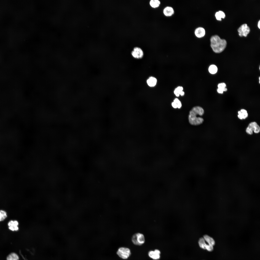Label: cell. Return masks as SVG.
I'll use <instances>...</instances> for the list:
<instances>
[{"instance_id":"cell-1","label":"cell","mask_w":260,"mask_h":260,"mask_svg":"<svg viewBox=\"0 0 260 260\" xmlns=\"http://www.w3.org/2000/svg\"><path fill=\"white\" fill-rule=\"evenodd\" d=\"M204 112L203 109L200 107L197 106L193 108L190 111L188 116L190 123L193 125H198L202 124L204 121L203 119L197 116L202 115Z\"/></svg>"},{"instance_id":"cell-2","label":"cell","mask_w":260,"mask_h":260,"mask_svg":"<svg viewBox=\"0 0 260 260\" xmlns=\"http://www.w3.org/2000/svg\"><path fill=\"white\" fill-rule=\"evenodd\" d=\"M210 46L213 51L216 53H220L225 48L227 42L224 39H221L217 35L212 36L210 38Z\"/></svg>"},{"instance_id":"cell-3","label":"cell","mask_w":260,"mask_h":260,"mask_svg":"<svg viewBox=\"0 0 260 260\" xmlns=\"http://www.w3.org/2000/svg\"><path fill=\"white\" fill-rule=\"evenodd\" d=\"M131 240L134 244L138 246L142 245L145 241L144 235L140 233H136L134 234L132 237Z\"/></svg>"},{"instance_id":"cell-4","label":"cell","mask_w":260,"mask_h":260,"mask_svg":"<svg viewBox=\"0 0 260 260\" xmlns=\"http://www.w3.org/2000/svg\"><path fill=\"white\" fill-rule=\"evenodd\" d=\"M260 131V128L257 123L254 122L250 123L247 128L246 131L248 134L252 135L253 131L256 133H258Z\"/></svg>"},{"instance_id":"cell-5","label":"cell","mask_w":260,"mask_h":260,"mask_svg":"<svg viewBox=\"0 0 260 260\" xmlns=\"http://www.w3.org/2000/svg\"><path fill=\"white\" fill-rule=\"evenodd\" d=\"M117 254L121 258L126 259H127L130 255L131 252L129 249L128 248L121 247L118 249Z\"/></svg>"},{"instance_id":"cell-6","label":"cell","mask_w":260,"mask_h":260,"mask_svg":"<svg viewBox=\"0 0 260 260\" xmlns=\"http://www.w3.org/2000/svg\"><path fill=\"white\" fill-rule=\"evenodd\" d=\"M238 31L239 32V35L242 37L244 36L246 37L247 34L249 33L250 29L249 27L247 26L246 24L242 25L238 28Z\"/></svg>"},{"instance_id":"cell-7","label":"cell","mask_w":260,"mask_h":260,"mask_svg":"<svg viewBox=\"0 0 260 260\" xmlns=\"http://www.w3.org/2000/svg\"><path fill=\"white\" fill-rule=\"evenodd\" d=\"M131 53L134 58H142L143 55V50L141 48L137 47H135L134 48Z\"/></svg>"},{"instance_id":"cell-8","label":"cell","mask_w":260,"mask_h":260,"mask_svg":"<svg viewBox=\"0 0 260 260\" xmlns=\"http://www.w3.org/2000/svg\"><path fill=\"white\" fill-rule=\"evenodd\" d=\"M160 252L157 249L153 251H150L149 252L148 255L149 256L153 259L155 260H159L160 258Z\"/></svg>"},{"instance_id":"cell-9","label":"cell","mask_w":260,"mask_h":260,"mask_svg":"<svg viewBox=\"0 0 260 260\" xmlns=\"http://www.w3.org/2000/svg\"><path fill=\"white\" fill-rule=\"evenodd\" d=\"M18 225L19 223L16 220H11L8 223L9 229L12 231H17L19 230Z\"/></svg>"},{"instance_id":"cell-10","label":"cell","mask_w":260,"mask_h":260,"mask_svg":"<svg viewBox=\"0 0 260 260\" xmlns=\"http://www.w3.org/2000/svg\"><path fill=\"white\" fill-rule=\"evenodd\" d=\"M194 33L196 37L198 38H201L205 36V31L203 27H198L195 29Z\"/></svg>"},{"instance_id":"cell-11","label":"cell","mask_w":260,"mask_h":260,"mask_svg":"<svg viewBox=\"0 0 260 260\" xmlns=\"http://www.w3.org/2000/svg\"><path fill=\"white\" fill-rule=\"evenodd\" d=\"M164 15L167 17H170L174 13L173 8L171 7L167 6L164 8L163 10Z\"/></svg>"},{"instance_id":"cell-12","label":"cell","mask_w":260,"mask_h":260,"mask_svg":"<svg viewBox=\"0 0 260 260\" xmlns=\"http://www.w3.org/2000/svg\"><path fill=\"white\" fill-rule=\"evenodd\" d=\"M238 118L240 119H245L248 116L247 111L244 109H241L238 111Z\"/></svg>"},{"instance_id":"cell-13","label":"cell","mask_w":260,"mask_h":260,"mask_svg":"<svg viewBox=\"0 0 260 260\" xmlns=\"http://www.w3.org/2000/svg\"><path fill=\"white\" fill-rule=\"evenodd\" d=\"M157 82V80L156 78L153 77H150L147 81L148 85L151 87L155 86Z\"/></svg>"},{"instance_id":"cell-14","label":"cell","mask_w":260,"mask_h":260,"mask_svg":"<svg viewBox=\"0 0 260 260\" xmlns=\"http://www.w3.org/2000/svg\"><path fill=\"white\" fill-rule=\"evenodd\" d=\"M226 85L224 83L219 84L218 85V87L217 89V92L221 94L223 93L224 91H227V89L226 88Z\"/></svg>"},{"instance_id":"cell-15","label":"cell","mask_w":260,"mask_h":260,"mask_svg":"<svg viewBox=\"0 0 260 260\" xmlns=\"http://www.w3.org/2000/svg\"><path fill=\"white\" fill-rule=\"evenodd\" d=\"M203 237L205 241L208 243V245L213 246L214 245L215 241L212 238L207 235H204Z\"/></svg>"},{"instance_id":"cell-16","label":"cell","mask_w":260,"mask_h":260,"mask_svg":"<svg viewBox=\"0 0 260 260\" xmlns=\"http://www.w3.org/2000/svg\"><path fill=\"white\" fill-rule=\"evenodd\" d=\"M19 257L15 253H11L7 256L6 260H19Z\"/></svg>"},{"instance_id":"cell-17","label":"cell","mask_w":260,"mask_h":260,"mask_svg":"<svg viewBox=\"0 0 260 260\" xmlns=\"http://www.w3.org/2000/svg\"><path fill=\"white\" fill-rule=\"evenodd\" d=\"M161 4L160 1L158 0H151L149 2L150 6L153 8L158 7Z\"/></svg>"},{"instance_id":"cell-18","label":"cell","mask_w":260,"mask_h":260,"mask_svg":"<svg viewBox=\"0 0 260 260\" xmlns=\"http://www.w3.org/2000/svg\"><path fill=\"white\" fill-rule=\"evenodd\" d=\"M216 19L218 20H221V18H224L225 15L223 12L222 11H219L216 12L215 14Z\"/></svg>"},{"instance_id":"cell-19","label":"cell","mask_w":260,"mask_h":260,"mask_svg":"<svg viewBox=\"0 0 260 260\" xmlns=\"http://www.w3.org/2000/svg\"><path fill=\"white\" fill-rule=\"evenodd\" d=\"M198 243L200 247L204 249H206L208 244L205 243V240L203 238H200L199 241Z\"/></svg>"},{"instance_id":"cell-20","label":"cell","mask_w":260,"mask_h":260,"mask_svg":"<svg viewBox=\"0 0 260 260\" xmlns=\"http://www.w3.org/2000/svg\"><path fill=\"white\" fill-rule=\"evenodd\" d=\"M217 68L215 65H210L208 68V71L210 73L214 74L216 73L217 71Z\"/></svg>"},{"instance_id":"cell-21","label":"cell","mask_w":260,"mask_h":260,"mask_svg":"<svg viewBox=\"0 0 260 260\" xmlns=\"http://www.w3.org/2000/svg\"><path fill=\"white\" fill-rule=\"evenodd\" d=\"M183 88L181 86H178L176 88L174 91V93L177 97H179L181 92L183 91Z\"/></svg>"},{"instance_id":"cell-22","label":"cell","mask_w":260,"mask_h":260,"mask_svg":"<svg viewBox=\"0 0 260 260\" xmlns=\"http://www.w3.org/2000/svg\"><path fill=\"white\" fill-rule=\"evenodd\" d=\"M7 217V213L5 211L2 210H0V221L4 220Z\"/></svg>"},{"instance_id":"cell-23","label":"cell","mask_w":260,"mask_h":260,"mask_svg":"<svg viewBox=\"0 0 260 260\" xmlns=\"http://www.w3.org/2000/svg\"><path fill=\"white\" fill-rule=\"evenodd\" d=\"M174 102L176 105L177 107L179 109L182 106V104L181 101L177 98H176L174 100Z\"/></svg>"},{"instance_id":"cell-24","label":"cell","mask_w":260,"mask_h":260,"mask_svg":"<svg viewBox=\"0 0 260 260\" xmlns=\"http://www.w3.org/2000/svg\"><path fill=\"white\" fill-rule=\"evenodd\" d=\"M172 106L175 108H177L176 104L173 102L172 103Z\"/></svg>"},{"instance_id":"cell-25","label":"cell","mask_w":260,"mask_h":260,"mask_svg":"<svg viewBox=\"0 0 260 260\" xmlns=\"http://www.w3.org/2000/svg\"><path fill=\"white\" fill-rule=\"evenodd\" d=\"M184 94V92L183 91H182L180 93V95L181 96H183Z\"/></svg>"},{"instance_id":"cell-26","label":"cell","mask_w":260,"mask_h":260,"mask_svg":"<svg viewBox=\"0 0 260 260\" xmlns=\"http://www.w3.org/2000/svg\"><path fill=\"white\" fill-rule=\"evenodd\" d=\"M258 26L259 29L260 28V21L259 20L258 23Z\"/></svg>"}]
</instances>
